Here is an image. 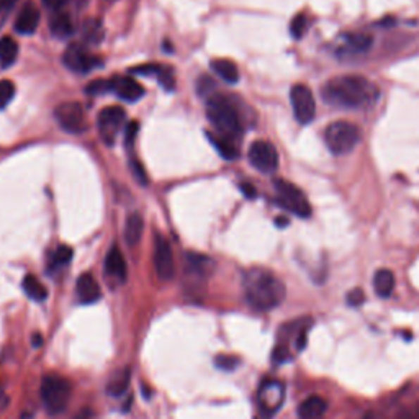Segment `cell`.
<instances>
[{
  "instance_id": "obj_1",
  "label": "cell",
  "mask_w": 419,
  "mask_h": 419,
  "mask_svg": "<svg viewBox=\"0 0 419 419\" xmlns=\"http://www.w3.org/2000/svg\"><path fill=\"white\" fill-rule=\"evenodd\" d=\"M321 97L331 107L354 110L370 105L377 97V90L362 75H337L323 85Z\"/></svg>"
},
{
  "instance_id": "obj_2",
  "label": "cell",
  "mask_w": 419,
  "mask_h": 419,
  "mask_svg": "<svg viewBox=\"0 0 419 419\" xmlns=\"http://www.w3.org/2000/svg\"><path fill=\"white\" fill-rule=\"evenodd\" d=\"M244 296L249 306L257 311H270L282 305L287 289L279 277L265 269H251L242 280Z\"/></svg>"
},
{
  "instance_id": "obj_3",
  "label": "cell",
  "mask_w": 419,
  "mask_h": 419,
  "mask_svg": "<svg viewBox=\"0 0 419 419\" xmlns=\"http://www.w3.org/2000/svg\"><path fill=\"white\" fill-rule=\"evenodd\" d=\"M206 118L216 133L226 139H238L242 135V123L238 115V110L233 107V104L228 99L221 95H211L206 99Z\"/></svg>"
},
{
  "instance_id": "obj_4",
  "label": "cell",
  "mask_w": 419,
  "mask_h": 419,
  "mask_svg": "<svg viewBox=\"0 0 419 419\" xmlns=\"http://www.w3.org/2000/svg\"><path fill=\"white\" fill-rule=\"evenodd\" d=\"M361 128L351 121H334L325 131L326 146L336 156L352 153L361 143Z\"/></svg>"
},
{
  "instance_id": "obj_5",
  "label": "cell",
  "mask_w": 419,
  "mask_h": 419,
  "mask_svg": "<svg viewBox=\"0 0 419 419\" xmlns=\"http://www.w3.org/2000/svg\"><path fill=\"white\" fill-rule=\"evenodd\" d=\"M70 383L59 375H46L42 382V400L49 415H61L69 405Z\"/></svg>"
},
{
  "instance_id": "obj_6",
  "label": "cell",
  "mask_w": 419,
  "mask_h": 419,
  "mask_svg": "<svg viewBox=\"0 0 419 419\" xmlns=\"http://www.w3.org/2000/svg\"><path fill=\"white\" fill-rule=\"evenodd\" d=\"M275 189V201L282 208H285L290 213H294L299 218H310L311 216V205L308 201L306 195L289 180L275 179L274 180Z\"/></svg>"
},
{
  "instance_id": "obj_7",
  "label": "cell",
  "mask_w": 419,
  "mask_h": 419,
  "mask_svg": "<svg viewBox=\"0 0 419 419\" xmlns=\"http://www.w3.org/2000/svg\"><path fill=\"white\" fill-rule=\"evenodd\" d=\"M54 118L65 133L80 135L87 130V117L79 102H64L54 108Z\"/></svg>"
},
{
  "instance_id": "obj_8",
  "label": "cell",
  "mask_w": 419,
  "mask_h": 419,
  "mask_svg": "<svg viewBox=\"0 0 419 419\" xmlns=\"http://www.w3.org/2000/svg\"><path fill=\"white\" fill-rule=\"evenodd\" d=\"M249 163L262 174H274L279 169V153L269 141H254L247 153Z\"/></svg>"
},
{
  "instance_id": "obj_9",
  "label": "cell",
  "mask_w": 419,
  "mask_h": 419,
  "mask_svg": "<svg viewBox=\"0 0 419 419\" xmlns=\"http://www.w3.org/2000/svg\"><path fill=\"white\" fill-rule=\"evenodd\" d=\"M290 102L294 115L300 125H310L316 115V102L311 89L303 84H296L290 90Z\"/></svg>"
},
{
  "instance_id": "obj_10",
  "label": "cell",
  "mask_w": 419,
  "mask_h": 419,
  "mask_svg": "<svg viewBox=\"0 0 419 419\" xmlns=\"http://www.w3.org/2000/svg\"><path fill=\"white\" fill-rule=\"evenodd\" d=\"M63 63L73 73L87 74L100 64V58L90 53L89 48L84 46V44L74 43L65 48L63 54Z\"/></svg>"
},
{
  "instance_id": "obj_11",
  "label": "cell",
  "mask_w": 419,
  "mask_h": 419,
  "mask_svg": "<svg viewBox=\"0 0 419 419\" xmlns=\"http://www.w3.org/2000/svg\"><path fill=\"white\" fill-rule=\"evenodd\" d=\"M126 112L121 107H107L99 113L97 128L107 144H113L121 128L125 126Z\"/></svg>"
},
{
  "instance_id": "obj_12",
  "label": "cell",
  "mask_w": 419,
  "mask_h": 419,
  "mask_svg": "<svg viewBox=\"0 0 419 419\" xmlns=\"http://www.w3.org/2000/svg\"><path fill=\"white\" fill-rule=\"evenodd\" d=\"M154 267L161 280L169 282L175 275V262L173 247L164 236L156 234L154 238Z\"/></svg>"
},
{
  "instance_id": "obj_13",
  "label": "cell",
  "mask_w": 419,
  "mask_h": 419,
  "mask_svg": "<svg viewBox=\"0 0 419 419\" xmlns=\"http://www.w3.org/2000/svg\"><path fill=\"white\" fill-rule=\"evenodd\" d=\"M373 37L368 33H347L342 37L341 44L337 46L339 58H356L370 51Z\"/></svg>"
},
{
  "instance_id": "obj_14",
  "label": "cell",
  "mask_w": 419,
  "mask_h": 419,
  "mask_svg": "<svg viewBox=\"0 0 419 419\" xmlns=\"http://www.w3.org/2000/svg\"><path fill=\"white\" fill-rule=\"evenodd\" d=\"M284 385L279 382H265L259 390L261 411L265 418L274 416L284 403Z\"/></svg>"
},
{
  "instance_id": "obj_15",
  "label": "cell",
  "mask_w": 419,
  "mask_h": 419,
  "mask_svg": "<svg viewBox=\"0 0 419 419\" xmlns=\"http://www.w3.org/2000/svg\"><path fill=\"white\" fill-rule=\"evenodd\" d=\"M105 277L108 280H113L115 284H125L126 277H128V267H126V261L121 251L117 246H113L108 251L107 257H105Z\"/></svg>"
},
{
  "instance_id": "obj_16",
  "label": "cell",
  "mask_w": 419,
  "mask_h": 419,
  "mask_svg": "<svg viewBox=\"0 0 419 419\" xmlns=\"http://www.w3.org/2000/svg\"><path fill=\"white\" fill-rule=\"evenodd\" d=\"M39 20H42V13L39 8L33 2H27L23 5V8L20 10L17 20H15V32L20 35H33L38 30Z\"/></svg>"
},
{
  "instance_id": "obj_17",
  "label": "cell",
  "mask_w": 419,
  "mask_h": 419,
  "mask_svg": "<svg viewBox=\"0 0 419 419\" xmlns=\"http://www.w3.org/2000/svg\"><path fill=\"white\" fill-rule=\"evenodd\" d=\"M112 92L125 102H138L144 95V87L133 77H113Z\"/></svg>"
},
{
  "instance_id": "obj_18",
  "label": "cell",
  "mask_w": 419,
  "mask_h": 419,
  "mask_svg": "<svg viewBox=\"0 0 419 419\" xmlns=\"http://www.w3.org/2000/svg\"><path fill=\"white\" fill-rule=\"evenodd\" d=\"M75 294L82 305H94L102 299V290L92 274H82L79 277L75 282Z\"/></svg>"
},
{
  "instance_id": "obj_19",
  "label": "cell",
  "mask_w": 419,
  "mask_h": 419,
  "mask_svg": "<svg viewBox=\"0 0 419 419\" xmlns=\"http://www.w3.org/2000/svg\"><path fill=\"white\" fill-rule=\"evenodd\" d=\"M185 269L187 274L196 275L200 279L208 277L215 269V261L210 259L205 254H196V252H187L185 254Z\"/></svg>"
},
{
  "instance_id": "obj_20",
  "label": "cell",
  "mask_w": 419,
  "mask_h": 419,
  "mask_svg": "<svg viewBox=\"0 0 419 419\" xmlns=\"http://www.w3.org/2000/svg\"><path fill=\"white\" fill-rule=\"evenodd\" d=\"M49 30H51L53 37L61 38V39L73 37L75 32L73 17H70L68 12L58 10V12L54 13L51 18H49Z\"/></svg>"
},
{
  "instance_id": "obj_21",
  "label": "cell",
  "mask_w": 419,
  "mask_h": 419,
  "mask_svg": "<svg viewBox=\"0 0 419 419\" xmlns=\"http://www.w3.org/2000/svg\"><path fill=\"white\" fill-rule=\"evenodd\" d=\"M143 233H144L143 216L138 213H131L128 218H126L125 230H123L126 244L130 247H135L141 241V238H143Z\"/></svg>"
},
{
  "instance_id": "obj_22",
  "label": "cell",
  "mask_w": 419,
  "mask_h": 419,
  "mask_svg": "<svg viewBox=\"0 0 419 419\" xmlns=\"http://www.w3.org/2000/svg\"><path fill=\"white\" fill-rule=\"evenodd\" d=\"M210 68L213 73L225 80L226 84L234 85L239 82V70L233 61L230 59H213L210 63Z\"/></svg>"
},
{
  "instance_id": "obj_23",
  "label": "cell",
  "mask_w": 419,
  "mask_h": 419,
  "mask_svg": "<svg viewBox=\"0 0 419 419\" xmlns=\"http://www.w3.org/2000/svg\"><path fill=\"white\" fill-rule=\"evenodd\" d=\"M395 274L392 270L380 269L373 275V290H375L377 296H380V299H388L393 294V290H395Z\"/></svg>"
},
{
  "instance_id": "obj_24",
  "label": "cell",
  "mask_w": 419,
  "mask_h": 419,
  "mask_svg": "<svg viewBox=\"0 0 419 419\" xmlns=\"http://www.w3.org/2000/svg\"><path fill=\"white\" fill-rule=\"evenodd\" d=\"M327 405L321 396H308L299 406L300 419H323L326 415Z\"/></svg>"
},
{
  "instance_id": "obj_25",
  "label": "cell",
  "mask_w": 419,
  "mask_h": 419,
  "mask_svg": "<svg viewBox=\"0 0 419 419\" xmlns=\"http://www.w3.org/2000/svg\"><path fill=\"white\" fill-rule=\"evenodd\" d=\"M205 135H206V138H208L210 143L213 144V148L216 151H218V154L221 156V158L226 159V161L238 159L239 151L234 146L233 141L226 139V138H223V136H220V135L210 133V131H205Z\"/></svg>"
},
{
  "instance_id": "obj_26",
  "label": "cell",
  "mask_w": 419,
  "mask_h": 419,
  "mask_svg": "<svg viewBox=\"0 0 419 419\" xmlns=\"http://www.w3.org/2000/svg\"><path fill=\"white\" fill-rule=\"evenodd\" d=\"M131 383V370L130 368H121L120 372L110 378L107 383V393L110 396H123L128 392Z\"/></svg>"
},
{
  "instance_id": "obj_27",
  "label": "cell",
  "mask_w": 419,
  "mask_h": 419,
  "mask_svg": "<svg viewBox=\"0 0 419 419\" xmlns=\"http://www.w3.org/2000/svg\"><path fill=\"white\" fill-rule=\"evenodd\" d=\"M22 287H23V292L27 294L30 300L42 303L48 299V289L42 284V282H39L37 275H33V274L25 275Z\"/></svg>"
},
{
  "instance_id": "obj_28",
  "label": "cell",
  "mask_w": 419,
  "mask_h": 419,
  "mask_svg": "<svg viewBox=\"0 0 419 419\" xmlns=\"http://www.w3.org/2000/svg\"><path fill=\"white\" fill-rule=\"evenodd\" d=\"M105 30L99 18H89L82 25V38L85 44H100L104 42Z\"/></svg>"
},
{
  "instance_id": "obj_29",
  "label": "cell",
  "mask_w": 419,
  "mask_h": 419,
  "mask_svg": "<svg viewBox=\"0 0 419 419\" xmlns=\"http://www.w3.org/2000/svg\"><path fill=\"white\" fill-rule=\"evenodd\" d=\"M18 58V43L12 37L0 38V65L7 69Z\"/></svg>"
},
{
  "instance_id": "obj_30",
  "label": "cell",
  "mask_w": 419,
  "mask_h": 419,
  "mask_svg": "<svg viewBox=\"0 0 419 419\" xmlns=\"http://www.w3.org/2000/svg\"><path fill=\"white\" fill-rule=\"evenodd\" d=\"M15 97V85L12 80H0V110L7 108Z\"/></svg>"
},
{
  "instance_id": "obj_31",
  "label": "cell",
  "mask_w": 419,
  "mask_h": 419,
  "mask_svg": "<svg viewBox=\"0 0 419 419\" xmlns=\"http://www.w3.org/2000/svg\"><path fill=\"white\" fill-rule=\"evenodd\" d=\"M215 90V80L210 77V75H200L199 80H196V92L201 99H210L213 95Z\"/></svg>"
},
{
  "instance_id": "obj_32",
  "label": "cell",
  "mask_w": 419,
  "mask_h": 419,
  "mask_svg": "<svg viewBox=\"0 0 419 419\" xmlns=\"http://www.w3.org/2000/svg\"><path fill=\"white\" fill-rule=\"evenodd\" d=\"M306 30H308V18H306V15L299 13L294 20H292V23H290V33H292V37H294L295 39H300V38L305 37Z\"/></svg>"
},
{
  "instance_id": "obj_33",
  "label": "cell",
  "mask_w": 419,
  "mask_h": 419,
  "mask_svg": "<svg viewBox=\"0 0 419 419\" xmlns=\"http://www.w3.org/2000/svg\"><path fill=\"white\" fill-rule=\"evenodd\" d=\"M215 365L220 368V370H225V372H231V370H236L239 365V357L236 356H228V354H220L215 357Z\"/></svg>"
},
{
  "instance_id": "obj_34",
  "label": "cell",
  "mask_w": 419,
  "mask_h": 419,
  "mask_svg": "<svg viewBox=\"0 0 419 419\" xmlns=\"http://www.w3.org/2000/svg\"><path fill=\"white\" fill-rule=\"evenodd\" d=\"M73 257H74L73 247H69L65 244H61L53 254V264L54 265H65V264H69L70 261H73Z\"/></svg>"
},
{
  "instance_id": "obj_35",
  "label": "cell",
  "mask_w": 419,
  "mask_h": 419,
  "mask_svg": "<svg viewBox=\"0 0 419 419\" xmlns=\"http://www.w3.org/2000/svg\"><path fill=\"white\" fill-rule=\"evenodd\" d=\"M112 90V79H97L92 80L87 87H85V92L90 95H99V94H105Z\"/></svg>"
},
{
  "instance_id": "obj_36",
  "label": "cell",
  "mask_w": 419,
  "mask_h": 419,
  "mask_svg": "<svg viewBox=\"0 0 419 419\" xmlns=\"http://www.w3.org/2000/svg\"><path fill=\"white\" fill-rule=\"evenodd\" d=\"M156 77H158L159 84H161V87L165 89V90H174L175 77H174V74H173V69H169V68H161L159 74L156 75Z\"/></svg>"
},
{
  "instance_id": "obj_37",
  "label": "cell",
  "mask_w": 419,
  "mask_h": 419,
  "mask_svg": "<svg viewBox=\"0 0 419 419\" xmlns=\"http://www.w3.org/2000/svg\"><path fill=\"white\" fill-rule=\"evenodd\" d=\"M138 131H139V123L138 121H130L128 125L125 126V144L126 148H133L136 138H138Z\"/></svg>"
},
{
  "instance_id": "obj_38",
  "label": "cell",
  "mask_w": 419,
  "mask_h": 419,
  "mask_svg": "<svg viewBox=\"0 0 419 419\" xmlns=\"http://www.w3.org/2000/svg\"><path fill=\"white\" fill-rule=\"evenodd\" d=\"M163 65L158 64H143V65H136L130 70L131 74H138V75H158L159 70Z\"/></svg>"
},
{
  "instance_id": "obj_39",
  "label": "cell",
  "mask_w": 419,
  "mask_h": 419,
  "mask_svg": "<svg viewBox=\"0 0 419 419\" xmlns=\"http://www.w3.org/2000/svg\"><path fill=\"white\" fill-rule=\"evenodd\" d=\"M347 305L349 306H361L365 301V294H363L362 289H354L347 294Z\"/></svg>"
},
{
  "instance_id": "obj_40",
  "label": "cell",
  "mask_w": 419,
  "mask_h": 419,
  "mask_svg": "<svg viewBox=\"0 0 419 419\" xmlns=\"http://www.w3.org/2000/svg\"><path fill=\"white\" fill-rule=\"evenodd\" d=\"M131 170H133L136 180L141 182V184H143V185L148 184V179H146V173H144L143 165H141L139 161L131 159Z\"/></svg>"
},
{
  "instance_id": "obj_41",
  "label": "cell",
  "mask_w": 419,
  "mask_h": 419,
  "mask_svg": "<svg viewBox=\"0 0 419 419\" xmlns=\"http://www.w3.org/2000/svg\"><path fill=\"white\" fill-rule=\"evenodd\" d=\"M239 190H241V194L244 195L246 199H249V200L256 199V196H257L256 187L252 184H249V182H242V184H239Z\"/></svg>"
},
{
  "instance_id": "obj_42",
  "label": "cell",
  "mask_w": 419,
  "mask_h": 419,
  "mask_svg": "<svg viewBox=\"0 0 419 419\" xmlns=\"http://www.w3.org/2000/svg\"><path fill=\"white\" fill-rule=\"evenodd\" d=\"M68 2L69 0H43V4L51 10H61V7H64Z\"/></svg>"
},
{
  "instance_id": "obj_43",
  "label": "cell",
  "mask_w": 419,
  "mask_h": 419,
  "mask_svg": "<svg viewBox=\"0 0 419 419\" xmlns=\"http://www.w3.org/2000/svg\"><path fill=\"white\" fill-rule=\"evenodd\" d=\"M15 4H17V0H0V13L8 12Z\"/></svg>"
},
{
  "instance_id": "obj_44",
  "label": "cell",
  "mask_w": 419,
  "mask_h": 419,
  "mask_svg": "<svg viewBox=\"0 0 419 419\" xmlns=\"http://www.w3.org/2000/svg\"><path fill=\"white\" fill-rule=\"evenodd\" d=\"M32 339H33L32 342H33V346H35V347H39V346L43 344V336L39 334V332H37V334H33Z\"/></svg>"
},
{
  "instance_id": "obj_45",
  "label": "cell",
  "mask_w": 419,
  "mask_h": 419,
  "mask_svg": "<svg viewBox=\"0 0 419 419\" xmlns=\"http://www.w3.org/2000/svg\"><path fill=\"white\" fill-rule=\"evenodd\" d=\"M275 225L280 226V228H284V226L289 225V220H287V218H277L275 220Z\"/></svg>"
}]
</instances>
